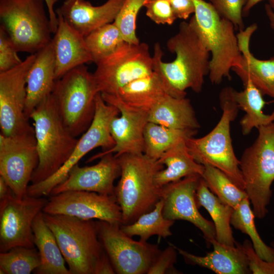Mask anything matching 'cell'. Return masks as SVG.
<instances>
[{"label":"cell","mask_w":274,"mask_h":274,"mask_svg":"<svg viewBox=\"0 0 274 274\" xmlns=\"http://www.w3.org/2000/svg\"><path fill=\"white\" fill-rule=\"evenodd\" d=\"M29 118L34 123L39 156L31 184L42 181L56 173L66 161L78 139L65 126L51 93L33 110Z\"/></svg>","instance_id":"277c9868"},{"label":"cell","mask_w":274,"mask_h":274,"mask_svg":"<svg viewBox=\"0 0 274 274\" xmlns=\"http://www.w3.org/2000/svg\"><path fill=\"white\" fill-rule=\"evenodd\" d=\"M42 212L122 224V210L115 195L86 191L63 192L49 196Z\"/></svg>","instance_id":"2e32d148"},{"label":"cell","mask_w":274,"mask_h":274,"mask_svg":"<svg viewBox=\"0 0 274 274\" xmlns=\"http://www.w3.org/2000/svg\"><path fill=\"white\" fill-rule=\"evenodd\" d=\"M48 199L26 195L18 199L12 194L0 199V252L17 246L35 247L32 223Z\"/></svg>","instance_id":"9a60e30c"},{"label":"cell","mask_w":274,"mask_h":274,"mask_svg":"<svg viewBox=\"0 0 274 274\" xmlns=\"http://www.w3.org/2000/svg\"><path fill=\"white\" fill-rule=\"evenodd\" d=\"M14 194L5 179L0 176V199L6 198L8 196Z\"/></svg>","instance_id":"f6af8a7d"},{"label":"cell","mask_w":274,"mask_h":274,"mask_svg":"<svg viewBox=\"0 0 274 274\" xmlns=\"http://www.w3.org/2000/svg\"><path fill=\"white\" fill-rule=\"evenodd\" d=\"M96 65L93 75L101 94H116L131 81L153 73L152 56L145 43L124 42L114 53Z\"/></svg>","instance_id":"8fae6325"},{"label":"cell","mask_w":274,"mask_h":274,"mask_svg":"<svg viewBox=\"0 0 274 274\" xmlns=\"http://www.w3.org/2000/svg\"><path fill=\"white\" fill-rule=\"evenodd\" d=\"M219 99L222 114L217 125L203 136L188 138L186 146L197 163L217 168L245 190L239 160L234 153L230 135V124L236 118L239 108L231 98L228 87L222 90Z\"/></svg>","instance_id":"5b68a950"},{"label":"cell","mask_w":274,"mask_h":274,"mask_svg":"<svg viewBox=\"0 0 274 274\" xmlns=\"http://www.w3.org/2000/svg\"><path fill=\"white\" fill-rule=\"evenodd\" d=\"M119 113L117 108L107 103L100 93H98L95 97L93 120L78 139L69 158L53 175L42 181L29 185L27 195L34 197L49 196L53 189L66 179L72 168L87 153L98 147L104 150L112 148L115 142L110 132V124Z\"/></svg>","instance_id":"30bf717a"},{"label":"cell","mask_w":274,"mask_h":274,"mask_svg":"<svg viewBox=\"0 0 274 274\" xmlns=\"http://www.w3.org/2000/svg\"><path fill=\"white\" fill-rule=\"evenodd\" d=\"M163 207V201L161 198L152 210L140 216L133 223L121 225V229L130 237L139 236V240L143 242L155 235L163 238L171 236L170 227L175 221L164 217Z\"/></svg>","instance_id":"1f68e13d"},{"label":"cell","mask_w":274,"mask_h":274,"mask_svg":"<svg viewBox=\"0 0 274 274\" xmlns=\"http://www.w3.org/2000/svg\"><path fill=\"white\" fill-rule=\"evenodd\" d=\"M247 257L249 266L253 274H274V259L269 261L262 259L255 251L252 242L245 239L242 244Z\"/></svg>","instance_id":"b9f144b4"},{"label":"cell","mask_w":274,"mask_h":274,"mask_svg":"<svg viewBox=\"0 0 274 274\" xmlns=\"http://www.w3.org/2000/svg\"><path fill=\"white\" fill-rule=\"evenodd\" d=\"M177 250L171 245L161 251L151 266L147 274L180 273L174 265L177 260Z\"/></svg>","instance_id":"ab89813d"},{"label":"cell","mask_w":274,"mask_h":274,"mask_svg":"<svg viewBox=\"0 0 274 274\" xmlns=\"http://www.w3.org/2000/svg\"><path fill=\"white\" fill-rule=\"evenodd\" d=\"M149 122L178 129L197 130L200 124L189 99L166 94L149 112Z\"/></svg>","instance_id":"d4e9b609"},{"label":"cell","mask_w":274,"mask_h":274,"mask_svg":"<svg viewBox=\"0 0 274 274\" xmlns=\"http://www.w3.org/2000/svg\"><path fill=\"white\" fill-rule=\"evenodd\" d=\"M197 132V130L174 129L148 122L144 133V153L151 158L158 160L176 144L194 136Z\"/></svg>","instance_id":"4dcf8cb0"},{"label":"cell","mask_w":274,"mask_h":274,"mask_svg":"<svg viewBox=\"0 0 274 274\" xmlns=\"http://www.w3.org/2000/svg\"><path fill=\"white\" fill-rule=\"evenodd\" d=\"M43 213L71 274H114L98 234L96 221Z\"/></svg>","instance_id":"7a4b0ae2"},{"label":"cell","mask_w":274,"mask_h":274,"mask_svg":"<svg viewBox=\"0 0 274 274\" xmlns=\"http://www.w3.org/2000/svg\"><path fill=\"white\" fill-rule=\"evenodd\" d=\"M146 1L125 0L113 22L120 30L124 41L127 43H140L136 34V18Z\"/></svg>","instance_id":"8d00e7d4"},{"label":"cell","mask_w":274,"mask_h":274,"mask_svg":"<svg viewBox=\"0 0 274 274\" xmlns=\"http://www.w3.org/2000/svg\"><path fill=\"white\" fill-rule=\"evenodd\" d=\"M201 176L193 175L169 183L161 187L163 215L168 219L188 221L198 228L208 244L216 238L214 223L198 211L195 193Z\"/></svg>","instance_id":"e0dca14e"},{"label":"cell","mask_w":274,"mask_h":274,"mask_svg":"<svg viewBox=\"0 0 274 274\" xmlns=\"http://www.w3.org/2000/svg\"><path fill=\"white\" fill-rule=\"evenodd\" d=\"M247 0H210L215 10L220 16L230 22L235 28L244 29L243 10Z\"/></svg>","instance_id":"74e56055"},{"label":"cell","mask_w":274,"mask_h":274,"mask_svg":"<svg viewBox=\"0 0 274 274\" xmlns=\"http://www.w3.org/2000/svg\"><path fill=\"white\" fill-rule=\"evenodd\" d=\"M268 5L274 11V0H268Z\"/></svg>","instance_id":"c3c4849f"},{"label":"cell","mask_w":274,"mask_h":274,"mask_svg":"<svg viewBox=\"0 0 274 274\" xmlns=\"http://www.w3.org/2000/svg\"><path fill=\"white\" fill-rule=\"evenodd\" d=\"M99 159L91 166L80 167L77 164L66 179L53 189L50 195L77 190L115 195L114 181L120 176L121 171L119 158L110 153Z\"/></svg>","instance_id":"d6986e66"},{"label":"cell","mask_w":274,"mask_h":274,"mask_svg":"<svg viewBox=\"0 0 274 274\" xmlns=\"http://www.w3.org/2000/svg\"><path fill=\"white\" fill-rule=\"evenodd\" d=\"M265 11L269 21L270 27L274 30V11L268 4L265 5Z\"/></svg>","instance_id":"7dc6e473"},{"label":"cell","mask_w":274,"mask_h":274,"mask_svg":"<svg viewBox=\"0 0 274 274\" xmlns=\"http://www.w3.org/2000/svg\"><path fill=\"white\" fill-rule=\"evenodd\" d=\"M5 31L0 27V72L9 70L23 60Z\"/></svg>","instance_id":"60d3db41"},{"label":"cell","mask_w":274,"mask_h":274,"mask_svg":"<svg viewBox=\"0 0 274 274\" xmlns=\"http://www.w3.org/2000/svg\"><path fill=\"white\" fill-rule=\"evenodd\" d=\"M257 129L258 136L244 151L239 165L255 217L262 219L268 212L274 181V122Z\"/></svg>","instance_id":"8992f818"},{"label":"cell","mask_w":274,"mask_h":274,"mask_svg":"<svg viewBox=\"0 0 274 274\" xmlns=\"http://www.w3.org/2000/svg\"><path fill=\"white\" fill-rule=\"evenodd\" d=\"M168 94L159 76L150 75L129 83L114 95H111L131 108L149 112L159 99Z\"/></svg>","instance_id":"83f0119b"},{"label":"cell","mask_w":274,"mask_h":274,"mask_svg":"<svg viewBox=\"0 0 274 274\" xmlns=\"http://www.w3.org/2000/svg\"><path fill=\"white\" fill-rule=\"evenodd\" d=\"M45 5V0H0V27L18 52L35 54L51 41Z\"/></svg>","instance_id":"ba28073f"},{"label":"cell","mask_w":274,"mask_h":274,"mask_svg":"<svg viewBox=\"0 0 274 274\" xmlns=\"http://www.w3.org/2000/svg\"><path fill=\"white\" fill-rule=\"evenodd\" d=\"M56 81L55 55L51 40L36 53L35 59L28 73L24 109V115L27 119L35 108L52 93Z\"/></svg>","instance_id":"603a6c76"},{"label":"cell","mask_w":274,"mask_h":274,"mask_svg":"<svg viewBox=\"0 0 274 274\" xmlns=\"http://www.w3.org/2000/svg\"><path fill=\"white\" fill-rule=\"evenodd\" d=\"M36 57L31 54L17 66L0 72L1 134L11 136L34 131L24 115L26 80Z\"/></svg>","instance_id":"5bb4252c"},{"label":"cell","mask_w":274,"mask_h":274,"mask_svg":"<svg viewBox=\"0 0 274 274\" xmlns=\"http://www.w3.org/2000/svg\"><path fill=\"white\" fill-rule=\"evenodd\" d=\"M210 243L213 250L203 256L175 247L188 264L208 268L217 274L251 273L242 244L236 242L234 246L228 245L218 242L216 238Z\"/></svg>","instance_id":"cb8c5ba5"},{"label":"cell","mask_w":274,"mask_h":274,"mask_svg":"<svg viewBox=\"0 0 274 274\" xmlns=\"http://www.w3.org/2000/svg\"><path fill=\"white\" fill-rule=\"evenodd\" d=\"M271 247L274 250V242H272L270 243Z\"/></svg>","instance_id":"681fc988"},{"label":"cell","mask_w":274,"mask_h":274,"mask_svg":"<svg viewBox=\"0 0 274 274\" xmlns=\"http://www.w3.org/2000/svg\"><path fill=\"white\" fill-rule=\"evenodd\" d=\"M166 46L176 54L173 61H163L158 42L152 56L153 72L160 78L166 92L178 98L185 97L188 89L199 93L209 74L210 51L194 15L189 22L180 24L178 31L168 40Z\"/></svg>","instance_id":"6da1fadb"},{"label":"cell","mask_w":274,"mask_h":274,"mask_svg":"<svg viewBox=\"0 0 274 274\" xmlns=\"http://www.w3.org/2000/svg\"><path fill=\"white\" fill-rule=\"evenodd\" d=\"M202 178L209 190L220 199L233 208L248 198L246 191L238 187L227 175L217 168L204 165Z\"/></svg>","instance_id":"e575fe53"},{"label":"cell","mask_w":274,"mask_h":274,"mask_svg":"<svg viewBox=\"0 0 274 274\" xmlns=\"http://www.w3.org/2000/svg\"><path fill=\"white\" fill-rule=\"evenodd\" d=\"M257 29V24L253 23L237 34L242 59L241 66L233 67L232 71L243 83L250 81L263 95L274 98V56L267 60H260L255 57L249 50L251 37Z\"/></svg>","instance_id":"7402d4cb"},{"label":"cell","mask_w":274,"mask_h":274,"mask_svg":"<svg viewBox=\"0 0 274 274\" xmlns=\"http://www.w3.org/2000/svg\"><path fill=\"white\" fill-rule=\"evenodd\" d=\"M117 157L121 171L115 195L122 210V225H127L152 210L161 199V187L157 186L155 178L163 165L144 153Z\"/></svg>","instance_id":"3957f363"},{"label":"cell","mask_w":274,"mask_h":274,"mask_svg":"<svg viewBox=\"0 0 274 274\" xmlns=\"http://www.w3.org/2000/svg\"><path fill=\"white\" fill-rule=\"evenodd\" d=\"M101 95L107 103L117 108L120 113L119 116L117 115L113 119L110 124V132L115 145L93 155L87 162L99 159L110 153L114 154L116 157L125 154L144 153V133L149 122V112L128 107L111 95Z\"/></svg>","instance_id":"ac0fdd59"},{"label":"cell","mask_w":274,"mask_h":274,"mask_svg":"<svg viewBox=\"0 0 274 274\" xmlns=\"http://www.w3.org/2000/svg\"><path fill=\"white\" fill-rule=\"evenodd\" d=\"M197 207H203L210 214L214 223L216 239L222 244L234 246L235 241L230 219L233 208L214 194L201 178L195 193Z\"/></svg>","instance_id":"f546056e"},{"label":"cell","mask_w":274,"mask_h":274,"mask_svg":"<svg viewBox=\"0 0 274 274\" xmlns=\"http://www.w3.org/2000/svg\"><path fill=\"white\" fill-rule=\"evenodd\" d=\"M173 12L177 18L186 20L194 14L195 8L192 0H169Z\"/></svg>","instance_id":"7bdbcfd3"},{"label":"cell","mask_w":274,"mask_h":274,"mask_svg":"<svg viewBox=\"0 0 274 274\" xmlns=\"http://www.w3.org/2000/svg\"><path fill=\"white\" fill-rule=\"evenodd\" d=\"M98 93L93 74L84 64L56 80L52 93L65 126L75 137L85 132L90 125Z\"/></svg>","instance_id":"9c48e42d"},{"label":"cell","mask_w":274,"mask_h":274,"mask_svg":"<svg viewBox=\"0 0 274 274\" xmlns=\"http://www.w3.org/2000/svg\"><path fill=\"white\" fill-rule=\"evenodd\" d=\"M38 162L35 130L11 136L0 134V176L17 198L27 195Z\"/></svg>","instance_id":"4fadbf2b"},{"label":"cell","mask_w":274,"mask_h":274,"mask_svg":"<svg viewBox=\"0 0 274 274\" xmlns=\"http://www.w3.org/2000/svg\"><path fill=\"white\" fill-rule=\"evenodd\" d=\"M124 1L108 0L100 6H94L86 0H64L55 12L85 37L95 29L113 22Z\"/></svg>","instance_id":"ffe728a7"},{"label":"cell","mask_w":274,"mask_h":274,"mask_svg":"<svg viewBox=\"0 0 274 274\" xmlns=\"http://www.w3.org/2000/svg\"><path fill=\"white\" fill-rule=\"evenodd\" d=\"M56 15L57 28L52 41L57 80L71 70L92 60L85 37L72 28L60 14Z\"/></svg>","instance_id":"44dd1931"},{"label":"cell","mask_w":274,"mask_h":274,"mask_svg":"<svg viewBox=\"0 0 274 274\" xmlns=\"http://www.w3.org/2000/svg\"><path fill=\"white\" fill-rule=\"evenodd\" d=\"M262 1L264 0H247L243 10V15L247 16L252 8Z\"/></svg>","instance_id":"bcb514c9"},{"label":"cell","mask_w":274,"mask_h":274,"mask_svg":"<svg viewBox=\"0 0 274 274\" xmlns=\"http://www.w3.org/2000/svg\"><path fill=\"white\" fill-rule=\"evenodd\" d=\"M85 41L92 62L96 64L114 53L125 42L114 22L91 32Z\"/></svg>","instance_id":"836d02e7"},{"label":"cell","mask_w":274,"mask_h":274,"mask_svg":"<svg viewBox=\"0 0 274 274\" xmlns=\"http://www.w3.org/2000/svg\"><path fill=\"white\" fill-rule=\"evenodd\" d=\"M33 243L40 257L41 264L34 271L37 274H71L65 265L56 237L46 224L43 212L35 218L32 226Z\"/></svg>","instance_id":"484cf974"},{"label":"cell","mask_w":274,"mask_h":274,"mask_svg":"<svg viewBox=\"0 0 274 274\" xmlns=\"http://www.w3.org/2000/svg\"><path fill=\"white\" fill-rule=\"evenodd\" d=\"M96 222L99 238L115 273L147 274L161 252L158 245L133 240L122 231L121 225Z\"/></svg>","instance_id":"7c38bea8"},{"label":"cell","mask_w":274,"mask_h":274,"mask_svg":"<svg viewBox=\"0 0 274 274\" xmlns=\"http://www.w3.org/2000/svg\"><path fill=\"white\" fill-rule=\"evenodd\" d=\"M41 264L38 249L17 246L0 252L1 274H29Z\"/></svg>","instance_id":"d590c367"},{"label":"cell","mask_w":274,"mask_h":274,"mask_svg":"<svg viewBox=\"0 0 274 274\" xmlns=\"http://www.w3.org/2000/svg\"><path fill=\"white\" fill-rule=\"evenodd\" d=\"M250 204L249 199L246 198L233 208L231 225L249 236L255 251L260 258L266 261H272L274 250L262 241L258 233L254 222L255 217Z\"/></svg>","instance_id":"d6a6232c"},{"label":"cell","mask_w":274,"mask_h":274,"mask_svg":"<svg viewBox=\"0 0 274 274\" xmlns=\"http://www.w3.org/2000/svg\"><path fill=\"white\" fill-rule=\"evenodd\" d=\"M244 89L237 91L228 87L231 98L238 108L245 114L240 121L242 133L247 135L255 127L268 124L274 122V111L270 114H265L262 109L265 105L263 94L250 81L244 83Z\"/></svg>","instance_id":"f1b7e54d"},{"label":"cell","mask_w":274,"mask_h":274,"mask_svg":"<svg viewBox=\"0 0 274 274\" xmlns=\"http://www.w3.org/2000/svg\"><path fill=\"white\" fill-rule=\"evenodd\" d=\"M144 7L146 15L157 24L172 25L177 19L169 0H146Z\"/></svg>","instance_id":"f35d334b"},{"label":"cell","mask_w":274,"mask_h":274,"mask_svg":"<svg viewBox=\"0 0 274 274\" xmlns=\"http://www.w3.org/2000/svg\"><path fill=\"white\" fill-rule=\"evenodd\" d=\"M192 1L196 22L212 55L210 80L212 84H219L224 78L231 80V70L234 67H239L242 59L234 26L220 17L210 2Z\"/></svg>","instance_id":"52a82bcc"},{"label":"cell","mask_w":274,"mask_h":274,"mask_svg":"<svg viewBox=\"0 0 274 274\" xmlns=\"http://www.w3.org/2000/svg\"><path fill=\"white\" fill-rule=\"evenodd\" d=\"M186 140L176 144L158 159L160 163L166 167L156 175L155 181L159 187L189 176L202 175L204 165L197 163L189 153Z\"/></svg>","instance_id":"4316f807"},{"label":"cell","mask_w":274,"mask_h":274,"mask_svg":"<svg viewBox=\"0 0 274 274\" xmlns=\"http://www.w3.org/2000/svg\"><path fill=\"white\" fill-rule=\"evenodd\" d=\"M58 0H45L50 21L52 31L55 33L57 28V16L54 9V6Z\"/></svg>","instance_id":"ee69618b"}]
</instances>
